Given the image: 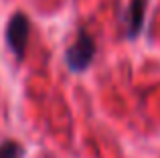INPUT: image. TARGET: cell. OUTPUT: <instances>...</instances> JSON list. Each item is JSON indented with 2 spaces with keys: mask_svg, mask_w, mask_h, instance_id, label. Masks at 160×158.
Listing matches in <instances>:
<instances>
[{
  "mask_svg": "<svg viewBox=\"0 0 160 158\" xmlns=\"http://www.w3.org/2000/svg\"><path fill=\"white\" fill-rule=\"evenodd\" d=\"M95 51H98V47H95V41L91 39V35L87 31H79L75 43L71 45V47L67 49V53H65V59H67L69 69L73 73L85 71V69L91 65V61H93Z\"/></svg>",
  "mask_w": 160,
  "mask_h": 158,
  "instance_id": "6da1fadb",
  "label": "cell"
},
{
  "mask_svg": "<svg viewBox=\"0 0 160 158\" xmlns=\"http://www.w3.org/2000/svg\"><path fill=\"white\" fill-rule=\"evenodd\" d=\"M28 32H31L28 18L22 12H14L6 27V45L18 61H22V57H24V49H27V43H28Z\"/></svg>",
  "mask_w": 160,
  "mask_h": 158,
  "instance_id": "7a4b0ae2",
  "label": "cell"
},
{
  "mask_svg": "<svg viewBox=\"0 0 160 158\" xmlns=\"http://www.w3.org/2000/svg\"><path fill=\"white\" fill-rule=\"evenodd\" d=\"M144 14H146V0H132L128 6L126 22H128V37L136 39L144 27Z\"/></svg>",
  "mask_w": 160,
  "mask_h": 158,
  "instance_id": "3957f363",
  "label": "cell"
},
{
  "mask_svg": "<svg viewBox=\"0 0 160 158\" xmlns=\"http://www.w3.org/2000/svg\"><path fill=\"white\" fill-rule=\"evenodd\" d=\"M20 154H22V148L12 140L0 144V158H20Z\"/></svg>",
  "mask_w": 160,
  "mask_h": 158,
  "instance_id": "277c9868",
  "label": "cell"
}]
</instances>
